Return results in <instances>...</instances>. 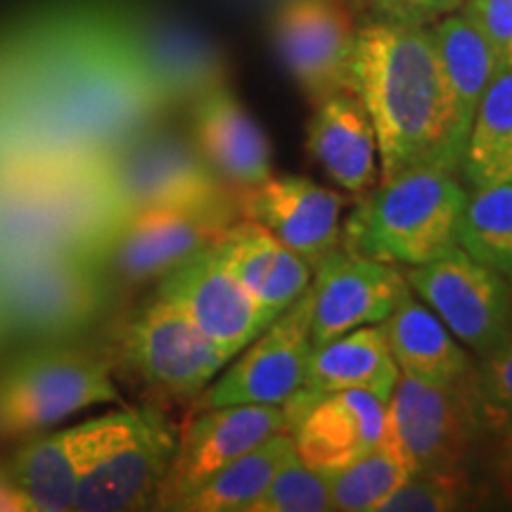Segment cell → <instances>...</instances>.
Returning a JSON list of instances; mask_svg holds the SVG:
<instances>
[{"instance_id": "5bb4252c", "label": "cell", "mask_w": 512, "mask_h": 512, "mask_svg": "<svg viewBox=\"0 0 512 512\" xmlns=\"http://www.w3.org/2000/svg\"><path fill=\"white\" fill-rule=\"evenodd\" d=\"M155 294L176 304L228 358L245 351L275 320L223 266L216 245L157 280Z\"/></svg>"}, {"instance_id": "d6986e66", "label": "cell", "mask_w": 512, "mask_h": 512, "mask_svg": "<svg viewBox=\"0 0 512 512\" xmlns=\"http://www.w3.org/2000/svg\"><path fill=\"white\" fill-rule=\"evenodd\" d=\"M242 219L261 223L311 268L342 245L344 195L302 176L268 178L256 188L240 190Z\"/></svg>"}, {"instance_id": "ba28073f", "label": "cell", "mask_w": 512, "mask_h": 512, "mask_svg": "<svg viewBox=\"0 0 512 512\" xmlns=\"http://www.w3.org/2000/svg\"><path fill=\"white\" fill-rule=\"evenodd\" d=\"M119 354L152 392L169 399H197L233 361L176 304L157 294L124 325Z\"/></svg>"}, {"instance_id": "9c48e42d", "label": "cell", "mask_w": 512, "mask_h": 512, "mask_svg": "<svg viewBox=\"0 0 512 512\" xmlns=\"http://www.w3.org/2000/svg\"><path fill=\"white\" fill-rule=\"evenodd\" d=\"M240 219L238 195L195 207L138 211L119 230L105 264H110L112 275L121 285L157 283L190 256L216 245Z\"/></svg>"}, {"instance_id": "8992f818", "label": "cell", "mask_w": 512, "mask_h": 512, "mask_svg": "<svg viewBox=\"0 0 512 512\" xmlns=\"http://www.w3.org/2000/svg\"><path fill=\"white\" fill-rule=\"evenodd\" d=\"M107 169L128 214L195 207L238 195L211 169L195 140L150 126L107 152Z\"/></svg>"}, {"instance_id": "3957f363", "label": "cell", "mask_w": 512, "mask_h": 512, "mask_svg": "<svg viewBox=\"0 0 512 512\" xmlns=\"http://www.w3.org/2000/svg\"><path fill=\"white\" fill-rule=\"evenodd\" d=\"M467 190L444 169H413L370 190L342 228V247L387 261L420 266L458 245Z\"/></svg>"}, {"instance_id": "ffe728a7", "label": "cell", "mask_w": 512, "mask_h": 512, "mask_svg": "<svg viewBox=\"0 0 512 512\" xmlns=\"http://www.w3.org/2000/svg\"><path fill=\"white\" fill-rule=\"evenodd\" d=\"M128 46L169 107L223 81V62L209 41L181 22L150 12H119Z\"/></svg>"}, {"instance_id": "f1b7e54d", "label": "cell", "mask_w": 512, "mask_h": 512, "mask_svg": "<svg viewBox=\"0 0 512 512\" xmlns=\"http://www.w3.org/2000/svg\"><path fill=\"white\" fill-rule=\"evenodd\" d=\"M458 247L512 278V178L472 188L460 214Z\"/></svg>"}, {"instance_id": "277c9868", "label": "cell", "mask_w": 512, "mask_h": 512, "mask_svg": "<svg viewBox=\"0 0 512 512\" xmlns=\"http://www.w3.org/2000/svg\"><path fill=\"white\" fill-rule=\"evenodd\" d=\"M112 368L110 358L81 347L19 354L0 373V437H27L93 406L119 403Z\"/></svg>"}, {"instance_id": "30bf717a", "label": "cell", "mask_w": 512, "mask_h": 512, "mask_svg": "<svg viewBox=\"0 0 512 512\" xmlns=\"http://www.w3.org/2000/svg\"><path fill=\"white\" fill-rule=\"evenodd\" d=\"M178 444V430L157 408L133 411L128 427L95 458L76 491L74 510L155 508Z\"/></svg>"}, {"instance_id": "4316f807", "label": "cell", "mask_w": 512, "mask_h": 512, "mask_svg": "<svg viewBox=\"0 0 512 512\" xmlns=\"http://www.w3.org/2000/svg\"><path fill=\"white\" fill-rule=\"evenodd\" d=\"M297 451L290 432H278L240 458L230 460L195 489L178 498L171 510L181 512H247L266 491L275 472Z\"/></svg>"}, {"instance_id": "d4e9b609", "label": "cell", "mask_w": 512, "mask_h": 512, "mask_svg": "<svg viewBox=\"0 0 512 512\" xmlns=\"http://www.w3.org/2000/svg\"><path fill=\"white\" fill-rule=\"evenodd\" d=\"M399 375L380 323L361 325L313 347L304 387L287 403H304L342 389H366L389 401Z\"/></svg>"}, {"instance_id": "4fadbf2b", "label": "cell", "mask_w": 512, "mask_h": 512, "mask_svg": "<svg viewBox=\"0 0 512 512\" xmlns=\"http://www.w3.org/2000/svg\"><path fill=\"white\" fill-rule=\"evenodd\" d=\"M387 430L411 475L463 472L479 425L465 389L437 387L401 373L389 396Z\"/></svg>"}, {"instance_id": "2e32d148", "label": "cell", "mask_w": 512, "mask_h": 512, "mask_svg": "<svg viewBox=\"0 0 512 512\" xmlns=\"http://www.w3.org/2000/svg\"><path fill=\"white\" fill-rule=\"evenodd\" d=\"M285 430L287 415L283 406L238 403L195 411L183 430H178L174 460L157 496L155 510H171L178 498L230 460L240 458L261 441Z\"/></svg>"}, {"instance_id": "d6a6232c", "label": "cell", "mask_w": 512, "mask_h": 512, "mask_svg": "<svg viewBox=\"0 0 512 512\" xmlns=\"http://www.w3.org/2000/svg\"><path fill=\"white\" fill-rule=\"evenodd\" d=\"M467 494L465 472L411 475L382 505L384 512H446L458 510Z\"/></svg>"}, {"instance_id": "603a6c76", "label": "cell", "mask_w": 512, "mask_h": 512, "mask_svg": "<svg viewBox=\"0 0 512 512\" xmlns=\"http://www.w3.org/2000/svg\"><path fill=\"white\" fill-rule=\"evenodd\" d=\"M380 328L401 373L437 387H467L475 363L437 313L425 302H418L413 290L403 294Z\"/></svg>"}, {"instance_id": "d590c367", "label": "cell", "mask_w": 512, "mask_h": 512, "mask_svg": "<svg viewBox=\"0 0 512 512\" xmlns=\"http://www.w3.org/2000/svg\"><path fill=\"white\" fill-rule=\"evenodd\" d=\"M0 512H36L29 496L12 479L8 465H0Z\"/></svg>"}, {"instance_id": "e0dca14e", "label": "cell", "mask_w": 512, "mask_h": 512, "mask_svg": "<svg viewBox=\"0 0 512 512\" xmlns=\"http://www.w3.org/2000/svg\"><path fill=\"white\" fill-rule=\"evenodd\" d=\"M131 418L133 411H119L31 439L5 465L38 512L74 510L83 475Z\"/></svg>"}, {"instance_id": "7402d4cb", "label": "cell", "mask_w": 512, "mask_h": 512, "mask_svg": "<svg viewBox=\"0 0 512 512\" xmlns=\"http://www.w3.org/2000/svg\"><path fill=\"white\" fill-rule=\"evenodd\" d=\"M223 266L275 318L309 290L313 268L261 223L240 219L216 242Z\"/></svg>"}, {"instance_id": "1f68e13d", "label": "cell", "mask_w": 512, "mask_h": 512, "mask_svg": "<svg viewBox=\"0 0 512 512\" xmlns=\"http://www.w3.org/2000/svg\"><path fill=\"white\" fill-rule=\"evenodd\" d=\"M332 510L330 486L323 472H316L297 451L275 472L271 484L247 512H325Z\"/></svg>"}, {"instance_id": "44dd1931", "label": "cell", "mask_w": 512, "mask_h": 512, "mask_svg": "<svg viewBox=\"0 0 512 512\" xmlns=\"http://www.w3.org/2000/svg\"><path fill=\"white\" fill-rule=\"evenodd\" d=\"M192 140L211 169L235 190H249L273 176L271 143L264 128L238 100L226 81L190 102Z\"/></svg>"}, {"instance_id": "ac0fdd59", "label": "cell", "mask_w": 512, "mask_h": 512, "mask_svg": "<svg viewBox=\"0 0 512 512\" xmlns=\"http://www.w3.org/2000/svg\"><path fill=\"white\" fill-rule=\"evenodd\" d=\"M389 401L366 389H342L304 403H285L297 456L316 472L342 470L380 444Z\"/></svg>"}, {"instance_id": "484cf974", "label": "cell", "mask_w": 512, "mask_h": 512, "mask_svg": "<svg viewBox=\"0 0 512 512\" xmlns=\"http://www.w3.org/2000/svg\"><path fill=\"white\" fill-rule=\"evenodd\" d=\"M430 36L437 48L441 69H444L448 95H451L456 136L465 150L479 100L498 69L494 53L463 12H451L437 19Z\"/></svg>"}, {"instance_id": "52a82bcc", "label": "cell", "mask_w": 512, "mask_h": 512, "mask_svg": "<svg viewBox=\"0 0 512 512\" xmlns=\"http://www.w3.org/2000/svg\"><path fill=\"white\" fill-rule=\"evenodd\" d=\"M406 283L437 313L448 332L477 356H491L512 339V294L501 273L472 259L463 247L420 266H408Z\"/></svg>"}, {"instance_id": "6da1fadb", "label": "cell", "mask_w": 512, "mask_h": 512, "mask_svg": "<svg viewBox=\"0 0 512 512\" xmlns=\"http://www.w3.org/2000/svg\"><path fill=\"white\" fill-rule=\"evenodd\" d=\"M351 76L373 121L382 181L413 169L458 174L463 145L430 29L394 19L358 29Z\"/></svg>"}, {"instance_id": "836d02e7", "label": "cell", "mask_w": 512, "mask_h": 512, "mask_svg": "<svg viewBox=\"0 0 512 512\" xmlns=\"http://www.w3.org/2000/svg\"><path fill=\"white\" fill-rule=\"evenodd\" d=\"M463 15L486 38L496 67H512V0H465Z\"/></svg>"}, {"instance_id": "7c38bea8", "label": "cell", "mask_w": 512, "mask_h": 512, "mask_svg": "<svg viewBox=\"0 0 512 512\" xmlns=\"http://www.w3.org/2000/svg\"><path fill=\"white\" fill-rule=\"evenodd\" d=\"M356 36L342 0H285L273 22L278 55L313 107L337 93H354Z\"/></svg>"}, {"instance_id": "e575fe53", "label": "cell", "mask_w": 512, "mask_h": 512, "mask_svg": "<svg viewBox=\"0 0 512 512\" xmlns=\"http://www.w3.org/2000/svg\"><path fill=\"white\" fill-rule=\"evenodd\" d=\"M463 5L465 0H380L384 19L418 24V27L434 24L437 19L451 15Z\"/></svg>"}, {"instance_id": "8fae6325", "label": "cell", "mask_w": 512, "mask_h": 512, "mask_svg": "<svg viewBox=\"0 0 512 512\" xmlns=\"http://www.w3.org/2000/svg\"><path fill=\"white\" fill-rule=\"evenodd\" d=\"M247 351L221 377H214L195 399V411L238 403L283 406L306 382L311 342V294L285 309L268 328L254 337Z\"/></svg>"}, {"instance_id": "9a60e30c", "label": "cell", "mask_w": 512, "mask_h": 512, "mask_svg": "<svg viewBox=\"0 0 512 512\" xmlns=\"http://www.w3.org/2000/svg\"><path fill=\"white\" fill-rule=\"evenodd\" d=\"M411 287L396 264L339 245L313 268L311 342H330L361 325L382 323Z\"/></svg>"}, {"instance_id": "4dcf8cb0", "label": "cell", "mask_w": 512, "mask_h": 512, "mask_svg": "<svg viewBox=\"0 0 512 512\" xmlns=\"http://www.w3.org/2000/svg\"><path fill=\"white\" fill-rule=\"evenodd\" d=\"M479 430L512 434V339L482 358L465 387Z\"/></svg>"}, {"instance_id": "f546056e", "label": "cell", "mask_w": 512, "mask_h": 512, "mask_svg": "<svg viewBox=\"0 0 512 512\" xmlns=\"http://www.w3.org/2000/svg\"><path fill=\"white\" fill-rule=\"evenodd\" d=\"M408 477H411V467L389 430L366 456L325 475L330 486L332 510L342 512L382 510V505Z\"/></svg>"}, {"instance_id": "5b68a950", "label": "cell", "mask_w": 512, "mask_h": 512, "mask_svg": "<svg viewBox=\"0 0 512 512\" xmlns=\"http://www.w3.org/2000/svg\"><path fill=\"white\" fill-rule=\"evenodd\" d=\"M102 264L67 254H36L0 264V330L72 337L105 311Z\"/></svg>"}, {"instance_id": "cb8c5ba5", "label": "cell", "mask_w": 512, "mask_h": 512, "mask_svg": "<svg viewBox=\"0 0 512 512\" xmlns=\"http://www.w3.org/2000/svg\"><path fill=\"white\" fill-rule=\"evenodd\" d=\"M306 147L337 185L368 192L377 181V136L356 93H337L318 102L309 121Z\"/></svg>"}, {"instance_id": "83f0119b", "label": "cell", "mask_w": 512, "mask_h": 512, "mask_svg": "<svg viewBox=\"0 0 512 512\" xmlns=\"http://www.w3.org/2000/svg\"><path fill=\"white\" fill-rule=\"evenodd\" d=\"M460 174L470 188L512 178V67L496 69L479 100Z\"/></svg>"}, {"instance_id": "7a4b0ae2", "label": "cell", "mask_w": 512, "mask_h": 512, "mask_svg": "<svg viewBox=\"0 0 512 512\" xmlns=\"http://www.w3.org/2000/svg\"><path fill=\"white\" fill-rule=\"evenodd\" d=\"M128 219L107 155L0 166V264L36 254L105 264Z\"/></svg>"}]
</instances>
